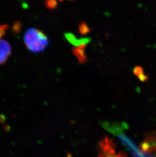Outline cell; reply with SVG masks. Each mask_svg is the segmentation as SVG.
<instances>
[{
  "instance_id": "6da1fadb",
  "label": "cell",
  "mask_w": 156,
  "mask_h": 157,
  "mask_svg": "<svg viewBox=\"0 0 156 157\" xmlns=\"http://www.w3.org/2000/svg\"><path fill=\"white\" fill-rule=\"evenodd\" d=\"M24 42L28 48L32 52L44 51L49 43L48 38L43 32L35 28H30L24 35Z\"/></svg>"
},
{
  "instance_id": "7a4b0ae2",
  "label": "cell",
  "mask_w": 156,
  "mask_h": 157,
  "mask_svg": "<svg viewBox=\"0 0 156 157\" xmlns=\"http://www.w3.org/2000/svg\"><path fill=\"white\" fill-rule=\"evenodd\" d=\"M142 153L156 156V132L146 134L145 138L140 147Z\"/></svg>"
},
{
  "instance_id": "3957f363",
  "label": "cell",
  "mask_w": 156,
  "mask_h": 157,
  "mask_svg": "<svg viewBox=\"0 0 156 157\" xmlns=\"http://www.w3.org/2000/svg\"><path fill=\"white\" fill-rule=\"evenodd\" d=\"M100 124L104 129L114 135H119L127 129V124L124 122H102Z\"/></svg>"
},
{
  "instance_id": "277c9868",
  "label": "cell",
  "mask_w": 156,
  "mask_h": 157,
  "mask_svg": "<svg viewBox=\"0 0 156 157\" xmlns=\"http://www.w3.org/2000/svg\"><path fill=\"white\" fill-rule=\"evenodd\" d=\"M11 49L9 42L0 39V65L6 62L11 53Z\"/></svg>"
},
{
  "instance_id": "5b68a950",
  "label": "cell",
  "mask_w": 156,
  "mask_h": 157,
  "mask_svg": "<svg viewBox=\"0 0 156 157\" xmlns=\"http://www.w3.org/2000/svg\"><path fill=\"white\" fill-rule=\"evenodd\" d=\"M65 37L68 41L72 44L75 45V47L82 46V45H87V44L90 42V39L89 38H81L77 39L75 36L71 33H67L65 34Z\"/></svg>"
},
{
  "instance_id": "8992f818",
  "label": "cell",
  "mask_w": 156,
  "mask_h": 157,
  "mask_svg": "<svg viewBox=\"0 0 156 157\" xmlns=\"http://www.w3.org/2000/svg\"><path fill=\"white\" fill-rule=\"evenodd\" d=\"M86 45L75 47L72 50V53L77 57L80 64H83L87 60V55H86L85 49Z\"/></svg>"
},
{
  "instance_id": "52a82bcc",
  "label": "cell",
  "mask_w": 156,
  "mask_h": 157,
  "mask_svg": "<svg viewBox=\"0 0 156 157\" xmlns=\"http://www.w3.org/2000/svg\"><path fill=\"white\" fill-rule=\"evenodd\" d=\"M79 33L82 35H86L91 31L90 28L86 23L82 22L80 23L79 25Z\"/></svg>"
},
{
  "instance_id": "ba28073f",
  "label": "cell",
  "mask_w": 156,
  "mask_h": 157,
  "mask_svg": "<svg viewBox=\"0 0 156 157\" xmlns=\"http://www.w3.org/2000/svg\"><path fill=\"white\" fill-rule=\"evenodd\" d=\"M46 4L47 7L50 9H54L58 5V2L56 0H47Z\"/></svg>"
},
{
  "instance_id": "9c48e42d",
  "label": "cell",
  "mask_w": 156,
  "mask_h": 157,
  "mask_svg": "<svg viewBox=\"0 0 156 157\" xmlns=\"http://www.w3.org/2000/svg\"><path fill=\"white\" fill-rule=\"evenodd\" d=\"M8 29V26L6 25H0V39H1L2 37L5 34L6 31Z\"/></svg>"
},
{
  "instance_id": "30bf717a",
  "label": "cell",
  "mask_w": 156,
  "mask_h": 157,
  "mask_svg": "<svg viewBox=\"0 0 156 157\" xmlns=\"http://www.w3.org/2000/svg\"><path fill=\"white\" fill-rule=\"evenodd\" d=\"M133 73L136 76H139V75H140V74L143 73V68H141L140 66H136L134 68Z\"/></svg>"
},
{
  "instance_id": "8fae6325",
  "label": "cell",
  "mask_w": 156,
  "mask_h": 157,
  "mask_svg": "<svg viewBox=\"0 0 156 157\" xmlns=\"http://www.w3.org/2000/svg\"><path fill=\"white\" fill-rule=\"evenodd\" d=\"M138 77H139V79L141 82H146V81L147 80V79H148V76L145 75L144 73L140 74V75H139V76H138Z\"/></svg>"
},
{
  "instance_id": "7c38bea8",
  "label": "cell",
  "mask_w": 156,
  "mask_h": 157,
  "mask_svg": "<svg viewBox=\"0 0 156 157\" xmlns=\"http://www.w3.org/2000/svg\"><path fill=\"white\" fill-rule=\"evenodd\" d=\"M59 1H62L63 0H59ZM69 1H72V0H69Z\"/></svg>"
}]
</instances>
